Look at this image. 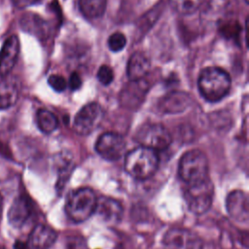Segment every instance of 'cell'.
<instances>
[{
	"label": "cell",
	"instance_id": "cell-1",
	"mask_svg": "<svg viewBox=\"0 0 249 249\" xmlns=\"http://www.w3.org/2000/svg\"><path fill=\"white\" fill-rule=\"evenodd\" d=\"M231 86L230 75L219 67L204 68L197 80L200 94L210 102H216L224 98L229 93Z\"/></svg>",
	"mask_w": 249,
	"mask_h": 249
},
{
	"label": "cell",
	"instance_id": "cell-2",
	"mask_svg": "<svg viewBox=\"0 0 249 249\" xmlns=\"http://www.w3.org/2000/svg\"><path fill=\"white\" fill-rule=\"evenodd\" d=\"M159 166L156 151L139 146L128 152L124 159V169L133 178L146 180L152 177Z\"/></svg>",
	"mask_w": 249,
	"mask_h": 249
},
{
	"label": "cell",
	"instance_id": "cell-3",
	"mask_svg": "<svg viewBox=\"0 0 249 249\" xmlns=\"http://www.w3.org/2000/svg\"><path fill=\"white\" fill-rule=\"evenodd\" d=\"M97 196L89 188H80L72 191L66 199L65 212L75 223L88 220L95 211Z\"/></svg>",
	"mask_w": 249,
	"mask_h": 249
},
{
	"label": "cell",
	"instance_id": "cell-4",
	"mask_svg": "<svg viewBox=\"0 0 249 249\" xmlns=\"http://www.w3.org/2000/svg\"><path fill=\"white\" fill-rule=\"evenodd\" d=\"M178 173L187 185L209 178V162L206 155L199 150L188 151L180 159Z\"/></svg>",
	"mask_w": 249,
	"mask_h": 249
},
{
	"label": "cell",
	"instance_id": "cell-5",
	"mask_svg": "<svg viewBox=\"0 0 249 249\" xmlns=\"http://www.w3.org/2000/svg\"><path fill=\"white\" fill-rule=\"evenodd\" d=\"M189 209L197 215L203 214L211 207L214 196V185L210 178L187 185L184 193Z\"/></svg>",
	"mask_w": 249,
	"mask_h": 249
},
{
	"label": "cell",
	"instance_id": "cell-6",
	"mask_svg": "<svg viewBox=\"0 0 249 249\" xmlns=\"http://www.w3.org/2000/svg\"><path fill=\"white\" fill-rule=\"evenodd\" d=\"M135 140L140 146L159 151L164 150L170 145L171 135L162 124L149 123L138 128L135 133Z\"/></svg>",
	"mask_w": 249,
	"mask_h": 249
},
{
	"label": "cell",
	"instance_id": "cell-7",
	"mask_svg": "<svg viewBox=\"0 0 249 249\" xmlns=\"http://www.w3.org/2000/svg\"><path fill=\"white\" fill-rule=\"evenodd\" d=\"M103 119V110L98 103L91 102L82 107L74 118V130L81 135H88L95 130Z\"/></svg>",
	"mask_w": 249,
	"mask_h": 249
},
{
	"label": "cell",
	"instance_id": "cell-8",
	"mask_svg": "<svg viewBox=\"0 0 249 249\" xmlns=\"http://www.w3.org/2000/svg\"><path fill=\"white\" fill-rule=\"evenodd\" d=\"M164 249H202L201 238L194 231L172 228L168 230L162 239Z\"/></svg>",
	"mask_w": 249,
	"mask_h": 249
},
{
	"label": "cell",
	"instance_id": "cell-9",
	"mask_svg": "<svg viewBox=\"0 0 249 249\" xmlns=\"http://www.w3.org/2000/svg\"><path fill=\"white\" fill-rule=\"evenodd\" d=\"M124 138L117 132H104L95 143V151L106 160L115 161L120 160L125 151Z\"/></svg>",
	"mask_w": 249,
	"mask_h": 249
},
{
	"label": "cell",
	"instance_id": "cell-10",
	"mask_svg": "<svg viewBox=\"0 0 249 249\" xmlns=\"http://www.w3.org/2000/svg\"><path fill=\"white\" fill-rule=\"evenodd\" d=\"M229 215L239 223H247L249 218V200L245 192L235 190L231 192L226 199Z\"/></svg>",
	"mask_w": 249,
	"mask_h": 249
},
{
	"label": "cell",
	"instance_id": "cell-11",
	"mask_svg": "<svg viewBox=\"0 0 249 249\" xmlns=\"http://www.w3.org/2000/svg\"><path fill=\"white\" fill-rule=\"evenodd\" d=\"M94 213H96L104 223L117 225L123 219L124 208L118 200L108 196H101L97 197Z\"/></svg>",
	"mask_w": 249,
	"mask_h": 249
},
{
	"label": "cell",
	"instance_id": "cell-12",
	"mask_svg": "<svg viewBox=\"0 0 249 249\" xmlns=\"http://www.w3.org/2000/svg\"><path fill=\"white\" fill-rule=\"evenodd\" d=\"M31 214L32 205L30 200L24 196H18L13 200L8 210L7 217L12 227L19 229L24 226Z\"/></svg>",
	"mask_w": 249,
	"mask_h": 249
},
{
	"label": "cell",
	"instance_id": "cell-13",
	"mask_svg": "<svg viewBox=\"0 0 249 249\" xmlns=\"http://www.w3.org/2000/svg\"><path fill=\"white\" fill-rule=\"evenodd\" d=\"M20 83L13 74L0 75V109L13 106L18 99Z\"/></svg>",
	"mask_w": 249,
	"mask_h": 249
},
{
	"label": "cell",
	"instance_id": "cell-14",
	"mask_svg": "<svg viewBox=\"0 0 249 249\" xmlns=\"http://www.w3.org/2000/svg\"><path fill=\"white\" fill-rule=\"evenodd\" d=\"M19 53V41L16 35L8 37L0 51V75L10 74Z\"/></svg>",
	"mask_w": 249,
	"mask_h": 249
},
{
	"label": "cell",
	"instance_id": "cell-15",
	"mask_svg": "<svg viewBox=\"0 0 249 249\" xmlns=\"http://www.w3.org/2000/svg\"><path fill=\"white\" fill-rule=\"evenodd\" d=\"M57 238L56 231L50 226L39 224L34 227L28 238V249H49Z\"/></svg>",
	"mask_w": 249,
	"mask_h": 249
},
{
	"label": "cell",
	"instance_id": "cell-16",
	"mask_svg": "<svg viewBox=\"0 0 249 249\" xmlns=\"http://www.w3.org/2000/svg\"><path fill=\"white\" fill-rule=\"evenodd\" d=\"M191 102L192 99L189 94L185 92L174 91L164 96L160 100L159 107L163 113L176 114L185 111Z\"/></svg>",
	"mask_w": 249,
	"mask_h": 249
},
{
	"label": "cell",
	"instance_id": "cell-17",
	"mask_svg": "<svg viewBox=\"0 0 249 249\" xmlns=\"http://www.w3.org/2000/svg\"><path fill=\"white\" fill-rule=\"evenodd\" d=\"M151 67V62L148 56L140 52L134 53L127 63V76L130 81L143 80L148 74Z\"/></svg>",
	"mask_w": 249,
	"mask_h": 249
},
{
	"label": "cell",
	"instance_id": "cell-18",
	"mask_svg": "<svg viewBox=\"0 0 249 249\" xmlns=\"http://www.w3.org/2000/svg\"><path fill=\"white\" fill-rule=\"evenodd\" d=\"M22 29L37 36L43 37L48 34V23L39 16L33 14L24 15L20 19Z\"/></svg>",
	"mask_w": 249,
	"mask_h": 249
},
{
	"label": "cell",
	"instance_id": "cell-19",
	"mask_svg": "<svg viewBox=\"0 0 249 249\" xmlns=\"http://www.w3.org/2000/svg\"><path fill=\"white\" fill-rule=\"evenodd\" d=\"M107 0H79L81 13L89 19L100 18L106 9Z\"/></svg>",
	"mask_w": 249,
	"mask_h": 249
},
{
	"label": "cell",
	"instance_id": "cell-20",
	"mask_svg": "<svg viewBox=\"0 0 249 249\" xmlns=\"http://www.w3.org/2000/svg\"><path fill=\"white\" fill-rule=\"evenodd\" d=\"M36 120L39 129L44 133L53 132L58 125V121L56 117L47 109L38 110Z\"/></svg>",
	"mask_w": 249,
	"mask_h": 249
},
{
	"label": "cell",
	"instance_id": "cell-21",
	"mask_svg": "<svg viewBox=\"0 0 249 249\" xmlns=\"http://www.w3.org/2000/svg\"><path fill=\"white\" fill-rule=\"evenodd\" d=\"M202 0H170V5L178 14L190 15L196 12L201 5Z\"/></svg>",
	"mask_w": 249,
	"mask_h": 249
},
{
	"label": "cell",
	"instance_id": "cell-22",
	"mask_svg": "<svg viewBox=\"0 0 249 249\" xmlns=\"http://www.w3.org/2000/svg\"><path fill=\"white\" fill-rule=\"evenodd\" d=\"M126 44V38L122 32H115L108 38V47L112 52L122 51Z\"/></svg>",
	"mask_w": 249,
	"mask_h": 249
},
{
	"label": "cell",
	"instance_id": "cell-23",
	"mask_svg": "<svg viewBox=\"0 0 249 249\" xmlns=\"http://www.w3.org/2000/svg\"><path fill=\"white\" fill-rule=\"evenodd\" d=\"M97 79L100 82V84L104 86L110 85L114 79V72L112 68L108 65L100 66L97 71Z\"/></svg>",
	"mask_w": 249,
	"mask_h": 249
},
{
	"label": "cell",
	"instance_id": "cell-24",
	"mask_svg": "<svg viewBox=\"0 0 249 249\" xmlns=\"http://www.w3.org/2000/svg\"><path fill=\"white\" fill-rule=\"evenodd\" d=\"M48 83L53 89H54L55 91H58V92L63 91L67 87V82L60 75H55V74L51 75L48 78Z\"/></svg>",
	"mask_w": 249,
	"mask_h": 249
},
{
	"label": "cell",
	"instance_id": "cell-25",
	"mask_svg": "<svg viewBox=\"0 0 249 249\" xmlns=\"http://www.w3.org/2000/svg\"><path fill=\"white\" fill-rule=\"evenodd\" d=\"M66 249H88V245L82 236L71 235L67 237Z\"/></svg>",
	"mask_w": 249,
	"mask_h": 249
},
{
	"label": "cell",
	"instance_id": "cell-26",
	"mask_svg": "<svg viewBox=\"0 0 249 249\" xmlns=\"http://www.w3.org/2000/svg\"><path fill=\"white\" fill-rule=\"evenodd\" d=\"M239 31V26L236 22L231 21V22H226L222 28L221 32L226 36L227 38H233V34H237Z\"/></svg>",
	"mask_w": 249,
	"mask_h": 249
},
{
	"label": "cell",
	"instance_id": "cell-27",
	"mask_svg": "<svg viewBox=\"0 0 249 249\" xmlns=\"http://www.w3.org/2000/svg\"><path fill=\"white\" fill-rule=\"evenodd\" d=\"M82 78L79 75V73L77 72H72V74L69 77V82H68V86L70 88L71 90H77L81 88L82 86Z\"/></svg>",
	"mask_w": 249,
	"mask_h": 249
},
{
	"label": "cell",
	"instance_id": "cell-28",
	"mask_svg": "<svg viewBox=\"0 0 249 249\" xmlns=\"http://www.w3.org/2000/svg\"><path fill=\"white\" fill-rule=\"evenodd\" d=\"M41 1H42V0H13V3H14V5H15L17 8L23 9V8H26V7H29V6L38 4V3H40Z\"/></svg>",
	"mask_w": 249,
	"mask_h": 249
},
{
	"label": "cell",
	"instance_id": "cell-29",
	"mask_svg": "<svg viewBox=\"0 0 249 249\" xmlns=\"http://www.w3.org/2000/svg\"><path fill=\"white\" fill-rule=\"evenodd\" d=\"M14 249H28V245L21 240H16L14 243Z\"/></svg>",
	"mask_w": 249,
	"mask_h": 249
},
{
	"label": "cell",
	"instance_id": "cell-30",
	"mask_svg": "<svg viewBox=\"0 0 249 249\" xmlns=\"http://www.w3.org/2000/svg\"><path fill=\"white\" fill-rule=\"evenodd\" d=\"M2 205H3V197L0 193V219H1V215H2Z\"/></svg>",
	"mask_w": 249,
	"mask_h": 249
},
{
	"label": "cell",
	"instance_id": "cell-31",
	"mask_svg": "<svg viewBox=\"0 0 249 249\" xmlns=\"http://www.w3.org/2000/svg\"><path fill=\"white\" fill-rule=\"evenodd\" d=\"M245 2H246V3H248V0H245Z\"/></svg>",
	"mask_w": 249,
	"mask_h": 249
},
{
	"label": "cell",
	"instance_id": "cell-32",
	"mask_svg": "<svg viewBox=\"0 0 249 249\" xmlns=\"http://www.w3.org/2000/svg\"><path fill=\"white\" fill-rule=\"evenodd\" d=\"M0 249H3V248H0Z\"/></svg>",
	"mask_w": 249,
	"mask_h": 249
}]
</instances>
